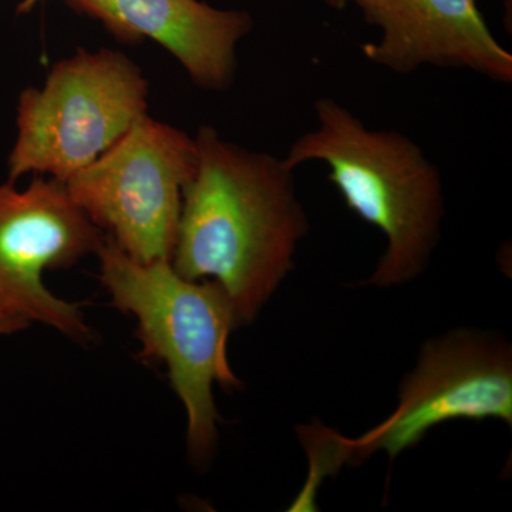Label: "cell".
Instances as JSON below:
<instances>
[{
	"label": "cell",
	"instance_id": "6da1fadb",
	"mask_svg": "<svg viewBox=\"0 0 512 512\" xmlns=\"http://www.w3.org/2000/svg\"><path fill=\"white\" fill-rule=\"evenodd\" d=\"M197 165L185 185L171 265L217 282L238 326L251 325L295 265L309 221L285 157L251 151L211 126L194 137Z\"/></svg>",
	"mask_w": 512,
	"mask_h": 512
},
{
	"label": "cell",
	"instance_id": "7a4b0ae2",
	"mask_svg": "<svg viewBox=\"0 0 512 512\" xmlns=\"http://www.w3.org/2000/svg\"><path fill=\"white\" fill-rule=\"evenodd\" d=\"M318 126L293 141L286 163L329 167L346 207L386 235L387 248L365 284L390 288L419 278L439 245L443 180L419 144L396 130H373L338 100L315 103Z\"/></svg>",
	"mask_w": 512,
	"mask_h": 512
},
{
	"label": "cell",
	"instance_id": "3957f363",
	"mask_svg": "<svg viewBox=\"0 0 512 512\" xmlns=\"http://www.w3.org/2000/svg\"><path fill=\"white\" fill-rule=\"evenodd\" d=\"M97 256L114 308L136 319L138 359L167 367L187 416L188 457L208 466L220 440L214 386H242L228 362L229 335L239 328L231 299L217 282L184 278L170 261H137L107 237Z\"/></svg>",
	"mask_w": 512,
	"mask_h": 512
},
{
	"label": "cell",
	"instance_id": "277c9868",
	"mask_svg": "<svg viewBox=\"0 0 512 512\" xmlns=\"http://www.w3.org/2000/svg\"><path fill=\"white\" fill-rule=\"evenodd\" d=\"M148 82L116 50L79 49L50 70L45 86L20 94L9 181L28 174L67 181L147 116Z\"/></svg>",
	"mask_w": 512,
	"mask_h": 512
},
{
	"label": "cell",
	"instance_id": "5b68a950",
	"mask_svg": "<svg viewBox=\"0 0 512 512\" xmlns=\"http://www.w3.org/2000/svg\"><path fill=\"white\" fill-rule=\"evenodd\" d=\"M195 165L194 138L146 116L64 183L121 251L140 262L170 261Z\"/></svg>",
	"mask_w": 512,
	"mask_h": 512
},
{
	"label": "cell",
	"instance_id": "8992f818",
	"mask_svg": "<svg viewBox=\"0 0 512 512\" xmlns=\"http://www.w3.org/2000/svg\"><path fill=\"white\" fill-rule=\"evenodd\" d=\"M501 420L512 426V349L500 336L457 329L427 340L399 404L375 429L342 441L346 461L376 451L394 460L434 427L454 420Z\"/></svg>",
	"mask_w": 512,
	"mask_h": 512
},
{
	"label": "cell",
	"instance_id": "52a82bcc",
	"mask_svg": "<svg viewBox=\"0 0 512 512\" xmlns=\"http://www.w3.org/2000/svg\"><path fill=\"white\" fill-rule=\"evenodd\" d=\"M104 239L64 181L35 175L25 190L13 181L0 185V298L30 322L79 345H92L96 335L82 305L50 292L43 274L97 255Z\"/></svg>",
	"mask_w": 512,
	"mask_h": 512
},
{
	"label": "cell",
	"instance_id": "ba28073f",
	"mask_svg": "<svg viewBox=\"0 0 512 512\" xmlns=\"http://www.w3.org/2000/svg\"><path fill=\"white\" fill-rule=\"evenodd\" d=\"M379 42L363 55L390 72L409 74L423 66L473 70L498 83L512 82V55L495 39L477 0H350Z\"/></svg>",
	"mask_w": 512,
	"mask_h": 512
},
{
	"label": "cell",
	"instance_id": "9c48e42d",
	"mask_svg": "<svg viewBox=\"0 0 512 512\" xmlns=\"http://www.w3.org/2000/svg\"><path fill=\"white\" fill-rule=\"evenodd\" d=\"M99 20L123 43L154 40L202 89L222 92L237 74L239 42L254 29L244 10L212 8L200 0H66Z\"/></svg>",
	"mask_w": 512,
	"mask_h": 512
},
{
	"label": "cell",
	"instance_id": "30bf717a",
	"mask_svg": "<svg viewBox=\"0 0 512 512\" xmlns=\"http://www.w3.org/2000/svg\"><path fill=\"white\" fill-rule=\"evenodd\" d=\"M32 322L22 313L0 298V336H9L13 333L28 329Z\"/></svg>",
	"mask_w": 512,
	"mask_h": 512
},
{
	"label": "cell",
	"instance_id": "8fae6325",
	"mask_svg": "<svg viewBox=\"0 0 512 512\" xmlns=\"http://www.w3.org/2000/svg\"><path fill=\"white\" fill-rule=\"evenodd\" d=\"M39 2L40 0H22L18 8V13H20V15H22V13H29Z\"/></svg>",
	"mask_w": 512,
	"mask_h": 512
},
{
	"label": "cell",
	"instance_id": "7c38bea8",
	"mask_svg": "<svg viewBox=\"0 0 512 512\" xmlns=\"http://www.w3.org/2000/svg\"><path fill=\"white\" fill-rule=\"evenodd\" d=\"M323 2H325L326 5L330 6V8L342 10L349 5L350 0H323Z\"/></svg>",
	"mask_w": 512,
	"mask_h": 512
}]
</instances>
